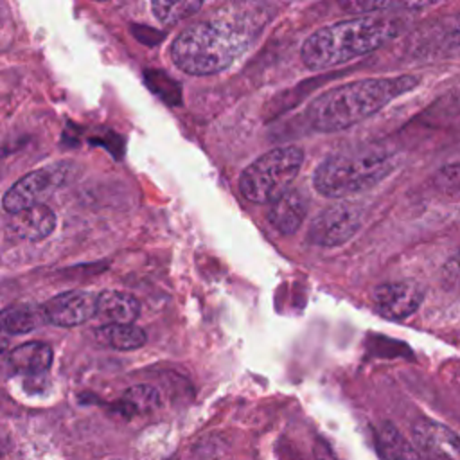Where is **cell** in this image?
Returning a JSON list of instances; mask_svg holds the SVG:
<instances>
[{
  "instance_id": "52a82bcc",
  "label": "cell",
  "mask_w": 460,
  "mask_h": 460,
  "mask_svg": "<svg viewBox=\"0 0 460 460\" xmlns=\"http://www.w3.org/2000/svg\"><path fill=\"white\" fill-rule=\"evenodd\" d=\"M361 225V212L350 203H334L323 208L311 223L307 239L316 246H338L349 241Z\"/></svg>"
},
{
  "instance_id": "ac0fdd59",
  "label": "cell",
  "mask_w": 460,
  "mask_h": 460,
  "mask_svg": "<svg viewBox=\"0 0 460 460\" xmlns=\"http://www.w3.org/2000/svg\"><path fill=\"white\" fill-rule=\"evenodd\" d=\"M381 444L386 460H424V455L417 451L406 438H402L401 433L392 426H385Z\"/></svg>"
},
{
  "instance_id": "5b68a950",
  "label": "cell",
  "mask_w": 460,
  "mask_h": 460,
  "mask_svg": "<svg viewBox=\"0 0 460 460\" xmlns=\"http://www.w3.org/2000/svg\"><path fill=\"white\" fill-rule=\"evenodd\" d=\"M304 151L296 146L275 147L255 158L239 176L241 194L253 203H273L298 174Z\"/></svg>"
},
{
  "instance_id": "9c48e42d",
  "label": "cell",
  "mask_w": 460,
  "mask_h": 460,
  "mask_svg": "<svg viewBox=\"0 0 460 460\" xmlns=\"http://www.w3.org/2000/svg\"><path fill=\"white\" fill-rule=\"evenodd\" d=\"M97 298L99 293L84 289H72L52 296L45 304L49 323L59 327H74L88 322L97 314Z\"/></svg>"
},
{
  "instance_id": "4fadbf2b",
  "label": "cell",
  "mask_w": 460,
  "mask_h": 460,
  "mask_svg": "<svg viewBox=\"0 0 460 460\" xmlns=\"http://www.w3.org/2000/svg\"><path fill=\"white\" fill-rule=\"evenodd\" d=\"M7 363L16 374L31 377L41 376L52 363V349L41 341H27L7 354Z\"/></svg>"
},
{
  "instance_id": "ffe728a7",
  "label": "cell",
  "mask_w": 460,
  "mask_h": 460,
  "mask_svg": "<svg viewBox=\"0 0 460 460\" xmlns=\"http://www.w3.org/2000/svg\"><path fill=\"white\" fill-rule=\"evenodd\" d=\"M442 40H438L440 49L446 52V56L458 54L460 52V16L451 18L446 22V25L440 27Z\"/></svg>"
},
{
  "instance_id": "7a4b0ae2",
  "label": "cell",
  "mask_w": 460,
  "mask_h": 460,
  "mask_svg": "<svg viewBox=\"0 0 460 460\" xmlns=\"http://www.w3.org/2000/svg\"><path fill=\"white\" fill-rule=\"evenodd\" d=\"M419 83L420 77L411 74L352 81L318 95L307 106L305 117L316 131L347 129L411 92Z\"/></svg>"
},
{
  "instance_id": "7c38bea8",
  "label": "cell",
  "mask_w": 460,
  "mask_h": 460,
  "mask_svg": "<svg viewBox=\"0 0 460 460\" xmlns=\"http://www.w3.org/2000/svg\"><path fill=\"white\" fill-rule=\"evenodd\" d=\"M307 216L305 198L291 189L275 199L268 208V221L284 235L295 234Z\"/></svg>"
},
{
  "instance_id": "d6986e66",
  "label": "cell",
  "mask_w": 460,
  "mask_h": 460,
  "mask_svg": "<svg viewBox=\"0 0 460 460\" xmlns=\"http://www.w3.org/2000/svg\"><path fill=\"white\" fill-rule=\"evenodd\" d=\"M201 2H153L151 4V11L155 14V18L158 22H162L164 25H174L178 22H181L183 18L194 14L196 11L201 9Z\"/></svg>"
},
{
  "instance_id": "3957f363",
  "label": "cell",
  "mask_w": 460,
  "mask_h": 460,
  "mask_svg": "<svg viewBox=\"0 0 460 460\" xmlns=\"http://www.w3.org/2000/svg\"><path fill=\"white\" fill-rule=\"evenodd\" d=\"M401 20L388 16H358L316 29L300 49L307 68L322 70L365 56L399 36Z\"/></svg>"
},
{
  "instance_id": "8fae6325",
  "label": "cell",
  "mask_w": 460,
  "mask_h": 460,
  "mask_svg": "<svg viewBox=\"0 0 460 460\" xmlns=\"http://www.w3.org/2000/svg\"><path fill=\"white\" fill-rule=\"evenodd\" d=\"M54 226H56L54 212L47 205L40 203L22 212L11 214L5 223V232L14 239L41 241L52 234Z\"/></svg>"
},
{
  "instance_id": "8992f818",
  "label": "cell",
  "mask_w": 460,
  "mask_h": 460,
  "mask_svg": "<svg viewBox=\"0 0 460 460\" xmlns=\"http://www.w3.org/2000/svg\"><path fill=\"white\" fill-rule=\"evenodd\" d=\"M68 172L70 167L65 164L27 172L5 190L2 198L4 210L7 214H16L34 205H40L54 189L63 185Z\"/></svg>"
},
{
  "instance_id": "e0dca14e",
  "label": "cell",
  "mask_w": 460,
  "mask_h": 460,
  "mask_svg": "<svg viewBox=\"0 0 460 460\" xmlns=\"http://www.w3.org/2000/svg\"><path fill=\"white\" fill-rule=\"evenodd\" d=\"M120 404L129 417L147 413L160 404V394L149 385H137L124 392Z\"/></svg>"
},
{
  "instance_id": "30bf717a",
  "label": "cell",
  "mask_w": 460,
  "mask_h": 460,
  "mask_svg": "<svg viewBox=\"0 0 460 460\" xmlns=\"http://www.w3.org/2000/svg\"><path fill=\"white\" fill-rule=\"evenodd\" d=\"M411 438L429 460H460V437L442 422L429 419L415 422Z\"/></svg>"
},
{
  "instance_id": "5bb4252c",
  "label": "cell",
  "mask_w": 460,
  "mask_h": 460,
  "mask_svg": "<svg viewBox=\"0 0 460 460\" xmlns=\"http://www.w3.org/2000/svg\"><path fill=\"white\" fill-rule=\"evenodd\" d=\"M140 314V302L126 293L106 289L97 298V316L108 323H133Z\"/></svg>"
},
{
  "instance_id": "9a60e30c",
  "label": "cell",
  "mask_w": 460,
  "mask_h": 460,
  "mask_svg": "<svg viewBox=\"0 0 460 460\" xmlns=\"http://www.w3.org/2000/svg\"><path fill=\"white\" fill-rule=\"evenodd\" d=\"M2 329L9 334H25L49 323L45 305H9L0 314Z\"/></svg>"
},
{
  "instance_id": "2e32d148",
  "label": "cell",
  "mask_w": 460,
  "mask_h": 460,
  "mask_svg": "<svg viewBox=\"0 0 460 460\" xmlns=\"http://www.w3.org/2000/svg\"><path fill=\"white\" fill-rule=\"evenodd\" d=\"M99 341L117 350H135L146 343V332L133 323H106L95 329Z\"/></svg>"
},
{
  "instance_id": "ba28073f",
  "label": "cell",
  "mask_w": 460,
  "mask_h": 460,
  "mask_svg": "<svg viewBox=\"0 0 460 460\" xmlns=\"http://www.w3.org/2000/svg\"><path fill=\"white\" fill-rule=\"evenodd\" d=\"M424 288L415 280L386 282L374 289L372 300L376 311L388 320H404L411 316L424 302Z\"/></svg>"
},
{
  "instance_id": "6da1fadb",
  "label": "cell",
  "mask_w": 460,
  "mask_h": 460,
  "mask_svg": "<svg viewBox=\"0 0 460 460\" xmlns=\"http://www.w3.org/2000/svg\"><path fill=\"white\" fill-rule=\"evenodd\" d=\"M257 23L244 14H219L183 29L171 45L172 63L190 75L225 70L253 41Z\"/></svg>"
},
{
  "instance_id": "277c9868",
  "label": "cell",
  "mask_w": 460,
  "mask_h": 460,
  "mask_svg": "<svg viewBox=\"0 0 460 460\" xmlns=\"http://www.w3.org/2000/svg\"><path fill=\"white\" fill-rule=\"evenodd\" d=\"M395 167V158L385 149H349L329 155L313 174L314 189L325 198H345L374 187Z\"/></svg>"
}]
</instances>
